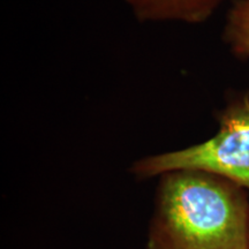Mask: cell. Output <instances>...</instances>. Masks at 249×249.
Masks as SVG:
<instances>
[{
	"mask_svg": "<svg viewBox=\"0 0 249 249\" xmlns=\"http://www.w3.org/2000/svg\"><path fill=\"white\" fill-rule=\"evenodd\" d=\"M139 22L202 24L209 21L224 0H123Z\"/></svg>",
	"mask_w": 249,
	"mask_h": 249,
	"instance_id": "obj_3",
	"label": "cell"
},
{
	"mask_svg": "<svg viewBox=\"0 0 249 249\" xmlns=\"http://www.w3.org/2000/svg\"><path fill=\"white\" fill-rule=\"evenodd\" d=\"M217 132L197 144L142 157L130 173L150 179L177 170H200L231 180L249 192V90L232 91L216 112Z\"/></svg>",
	"mask_w": 249,
	"mask_h": 249,
	"instance_id": "obj_2",
	"label": "cell"
},
{
	"mask_svg": "<svg viewBox=\"0 0 249 249\" xmlns=\"http://www.w3.org/2000/svg\"><path fill=\"white\" fill-rule=\"evenodd\" d=\"M148 249H249L248 191L200 170L160 177Z\"/></svg>",
	"mask_w": 249,
	"mask_h": 249,
	"instance_id": "obj_1",
	"label": "cell"
},
{
	"mask_svg": "<svg viewBox=\"0 0 249 249\" xmlns=\"http://www.w3.org/2000/svg\"><path fill=\"white\" fill-rule=\"evenodd\" d=\"M222 38L235 58L249 61V0H233L226 12Z\"/></svg>",
	"mask_w": 249,
	"mask_h": 249,
	"instance_id": "obj_4",
	"label": "cell"
}]
</instances>
